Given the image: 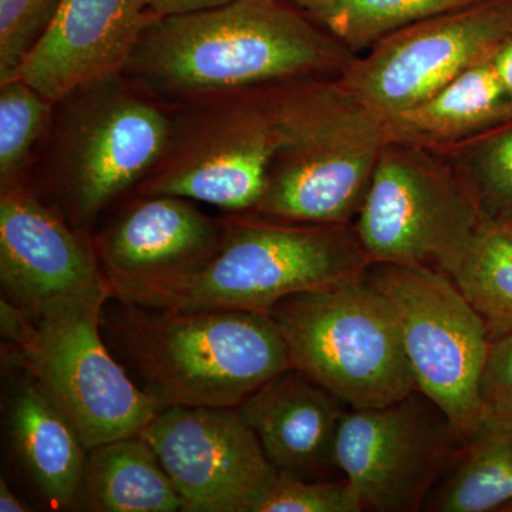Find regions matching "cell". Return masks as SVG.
Masks as SVG:
<instances>
[{"mask_svg":"<svg viewBox=\"0 0 512 512\" xmlns=\"http://www.w3.org/2000/svg\"><path fill=\"white\" fill-rule=\"evenodd\" d=\"M144 2H146L148 12L158 19L220 8L232 0H144Z\"/></svg>","mask_w":512,"mask_h":512,"instance_id":"obj_29","label":"cell"},{"mask_svg":"<svg viewBox=\"0 0 512 512\" xmlns=\"http://www.w3.org/2000/svg\"><path fill=\"white\" fill-rule=\"evenodd\" d=\"M274 87L190 103L195 110L174 121L170 146L144 180L143 194L254 211L276 147Z\"/></svg>","mask_w":512,"mask_h":512,"instance_id":"obj_10","label":"cell"},{"mask_svg":"<svg viewBox=\"0 0 512 512\" xmlns=\"http://www.w3.org/2000/svg\"><path fill=\"white\" fill-rule=\"evenodd\" d=\"M494 62L505 83L512 89V39L501 47L500 52L494 56Z\"/></svg>","mask_w":512,"mask_h":512,"instance_id":"obj_30","label":"cell"},{"mask_svg":"<svg viewBox=\"0 0 512 512\" xmlns=\"http://www.w3.org/2000/svg\"><path fill=\"white\" fill-rule=\"evenodd\" d=\"M512 119V89L494 57L441 87L416 106L386 117L390 140L443 153Z\"/></svg>","mask_w":512,"mask_h":512,"instance_id":"obj_18","label":"cell"},{"mask_svg":"<svg viewBox=\"0 0 512 512\" xmlns=\"http://www.w3.org/2000/svg\"><path fill=\"white\" fill-rule=\"evenodd\" d=\"M0 511L2 512H23L28 508L19 500L18 495L13 493L10 485L5 480H0Z\"/></svg>","mask_w":512,"mask_h":512,"instance_id":"obj_31","label":"cell"},{"mask_svg":"<svg viewBox=\"0 0 512 512\" xmlns=\"http://www.w3.org/2000/svg\"><path fill=\"white\" fill-rule=\"evenodd\" d=\"M9 436L20 466L55 507L76 504L87 447L72 421L39 384H20L9 404Z\"/></svg>","mask_w":512,"mask_h":512,"instance_id":"obj_19","label":"cell"},{"mask_svg":"<svg viewBox=\"0 0 512 512\" xmlns=\"http://www.w3.org/2000/svg\"><path fill=\"white\" fill-rule=\"evenodd\" d=\"M356 57L289 0H232L151 20L124 74L156 97L188 104L333 79Z\"/></svg>","mask_w":512,"mask_h":512,"instance_id":"obj_1","label":"cell"},{"mask_svg":"<svg viewBox=\"0 0 512 512\" xmlns=\"http://www.w3.org/2000/svg\"><path fill=\"white\" fill-rule=\"evenodd\" d=\"M66 100L53 175L67 208L89 224L156 168L170 146L175 120L126 74L83 87Z\"/></svg>","mask_w":512,"mask_h":512,"instance_id":"obj_7","label":"cell"},{"mask_svg":"<svg viewBox=\"0 0 512 512\" xmlns=\"http://www.w3.org/2000/svg\"><path fill=\"white\" fill-rule=\"evenodd\" d=\"M62 0H0V83L15 77Z\"/></svg>","mask_w":512,"mask_h":512,"instance_id":"obj_27","label":"cell"},{"mask_svg":"<svg viewBox=\"0 0 512 512\" xmlns=\"http://www.w3.org/2000/svg\"><path fill=\"white\" fill-rule=\"evenodd\" d=\"M52 101L19 79L0 83V184H19L26 161L52 117Z\"/></svg>","mask_w":512,"mask_h":512,"instance_id":"obj_25","label":"cell"},{"mask_svg":"<svg viewBox=\"0 0 512 512\" xmlns=\"http://www.w3.org/2000/svg\"><path fill=\"white\" fill-rule=\"evenodd\" d=\"M123 306L110 320L101 313V328L164 407L238 409L292 367L281 330L268 313Z\"/></svg>","mask_w":512,"mask_h":512,"instance_id":"obj_4","label":"cell"},{"mask_svg":"<svg viewBox=\"0 0 512 512\" xmlns=\"http://www.w3.org/2000/svg\"><path fill=\"white\" fill-rule=\"evenodd\" d=\"M276 147L255 215L352 225L390 141L386 117L339 77L272 89Z\"/></svg>","mask_w":512,"mask_h":512,"instance_id":"obj_3","label":"cell"},{"mask_svg":"<svg viewBox=\"0 0 512 512\" xmlns=\"http://www.w3.org/2000/svg\"><path fill=\"white\" fill-rule=\"evenodd\" d=\"M289 2L298 6L299 9H302L303 12H306L309 15V13L315 12L316 9H319L320 6L328 3L329 0H289Z\"/></svg>","mask_w":512,"mask_h":512,"instance_id":"obj_32","label":"cell"},{"mask_svg":"<svg viewBox=\"0 0 512 512\" xmlns=\"http://www.w3.org/2000/svg\"><path fill=\"white\" fill-rule=\"evenodd\" d=\"M104 238L107 279L175 274L201 264L220 244L224 225L174 195H147Z\"/></svg>","mask_w":512,"mask_h":512,"instance_id":"obj_17","label":"cell"},{"mask_svg":"<svg viewBox=\"0 0 512 512\" xmlns=\"http://www.w3.org/2000/svg\"><path fill=\"white\" fill-rule=\"evenodd\" d=\"M365 272L268 312L292 367L349 409L387 406L417 390L392 306Z\"/></svg>","mask_w":512,"mask_h":512,"instance_id":"obj_6","label":"cell"},{"mask_svg":"<svg viewBox=\"0 0 512 512\" xmlns=\"http://www.w3.org/2000/svg\"><path fill=\"white\" fill-rule=\"evenodd\" d=\"M439 154L453 165L485 215L512 221V119Z\"/></svg>","mask_w":512,"mask_h":512,"instance_id":"obj_24","label":"cell"},{"mask_svg":"<svg viewBox=\"0 0 512 512\" xmlns=\"http://www.w3.org/2000/svg\"><path fill=\"white\" fill-rule=\"evenodd\" d=\"M511 39L512 0H478L384 37L339 79L370 109L392 117L491 59Z\"/></svg>","mask_w":512,"mask_h":512,"instance_id":"obj_11","label":"cell"},{"mask_svg":"<svg viewBox=\"0 0 512 512\" xmlns=\"http://www.w3.org/2000/svg\"><path fill=\"white\" fill-rule=\"evenodd\" d=\"M501 512H512V503L508 504L507 507H504Z\"/></svg>","mask_w":512,"mask_h":512,"instance_id":"obj_33","label":"cell"},{"mask_svg":"<svg viewBox=\"0 0 512 512\" xmlns=\"http://www.w3.org/2000/svg\"><path fill=\"white\" fill-rule=\"evenodd\" d=\"M188 512H254L276 468L238 409L165 407L141 430Z\"/></svg>","mask_w":512,"mask_h":512,"instance_id":"obj_13","label":"cell"},{"mask_svg":"<svg viewBox=\"0 0 512 512\" xmlns=\"http://www.w3.org/2000/svg\"><path fill=\"white\" fill-rule=\"evenodd\" d=\"M109 298L23 311L2 301V332L30 379L72 421L89 448L137 436L165 409L109 352L101 313Z\"/></svg>","mask_w":512,"mask_h":512,"instance_id":"obj_5","label":"cell"},{"mask_svg":"<svg viewBox=\"0 0 512 512\" xmlns=\"http://www.w3.org/2000/svg\"><path fill=\"white\" fill-rule=\"evenodd\" d=\"M346 407L289 367L251 394L238 412L254 430L276 471L326 480L339 471L336 443Z\"/></svg>","mask_w":512,"mask_h":512,"instance_id":"obj_16","label":"cell"},{"mask_svg":"<svg viewBox=\"0 0 512 512\" xmlns=\"http://www.w3.org/2000/svg\"><path fill=\"white\" fill-rule=\"evenodd\" d=\"M362 501L345 477L308 480L276 471L254 512H362Z\"/></svg>","mask_w":512,"mask_h":512,"instance_id":"obj_26","label":"cell"},{"mask_svg":"<svg viewBox=\"0 0 512 512\" xmlns=\"http://www.w3.org/2000/svg\"><path fill=\"white\" fill-rule=\"evenodd\" d=\"M512 503V412L484 410L431 488L423 510L503 511Z\"/></svg>","mask_w":512,"mask_h":512,"instance_id":"obj_20","label":"cell"},{"mask_svg":"<svg viewBox=\"0 0 512 512\" xmlns=\"http://www.w3.org/2000/svg\"><path fill=\"white\" fill-rule=\"evenodd\" d=\"M76 504L97 512L184 511L177 488L140 434L89 448Z\"/></svg>","mask_w":512,"mask_h":512,"instance_id":"obj_21","label":"cell"},{"mask_svg":"<svg viewBox=\"0 0 512 512\" xmlns=\"http://www.w3.org/2000/svg\"><path fill=\"white\" fill-rule=\"evenodd\" d=\"M481 397L484 410L512 412V333L491 342L481 377Z\"/></svg>","mask_w":512,"mask_h":512,"instance_id":"obj_28","label":"cell"},{"mask_svg":"<svg viewBox=\"0 0 512 512\" xmlns=\"http://www.w3.org/2000/svg\"><path fill=\"white\" fill-rule=\"evenodd\" d=\"M443 272L483 320L491 342L512 333V221L484 214Z\"/></svg>","mask_w":512,"mask_h":512,"instance_id":"obj_22","label":"cell"},{"mask_svg":"<svg viewBox=\"0 0 512 512\" xmlns=\"http://www.w3.org/2000/svg\"><path fill=\"white\" fill-rule=\"evenodd\" d=\"M483 217L446 157L390 140L352 225L372 262L443 271Z\"/></svg>","mask_w":512,"mask_h":512,"instance_id":"obj_9","label":"cell"},{"mask_svg":"<svg viewBox=\"0 0 512 512\" xmlns=\"http://www.w3.org/2000/svg\"><path fill=\"white\" fill-rule=\"evenodd\" d=\"M478 0H329L309 16L356 55L384 37Z\"/></svg>","mask_w":512,"mask_h":512,"instance_id":"obj_23","label":"cell"},{"mask_svg":"<svg viewBox=\"0 0 512 512\" xmlns=\"http://www.w3.org/2000/svg\"><path fill=\"white\" fill-rule=\"evenodd\" d=\"M0 282L8 301L29 312L113 296L82 239L20 184L3 188L0 198Z\"/></svg>","mask_w":512,"mask_h":512,"instance_id":"obj_14","label":"cell"},{"mask_svg":"<svg viewBox=\"0 0 512 512\" xmlns=\"http://www.w3.org/2000/svg\"><path fill=\"white\" fill-rule=\"evenodd\" d=\"M365 274L392 306L417 390L464 439L484 414L481 377L491 339L483 320L434 266L372 262Z\"/></svg>","mask_w":512,"mask_h":512,"instance_id":"obj_8","label":"cell"},{"mask_svg":"<svg viewBox=\"0 0 512 512\" xmlns=\"http://www.w3.org/2000/svg\"><path fill=\"white\" fill-rule=\"evenodd\" d=\"M372 264L353 225L303 224L256 215L224 225L217 249L175 274L109 279L111 295L163 312L268 313L296 293L356 278Z\"/></svg>","mask_w":512,"mask_h":512,"instance_id":"obj_2","label":"cell"},{"mask_svg":"<svg viewBox=\"0 0 512 512\" xmlns=\"http://www.w3.org/2000/svg\"><path fill=\"white\" fill-rule=\"evenodd\" d=\"M144 0H62L45 35L13 79L52 103L127 69L148 23Z\"/></svg>","mask_w":512,"mask_h":512,"instance_id":"obj_15","label":"cell"},{"mask_svg":"<svg viewBox=\"0 0 512 512\" xmlns=\"http://www.w3.org/2000/svg\"><path fill=\"white\" fill-rule=\"evenodd\" d=\"M461 441L439 407L416 390L387 406L348 407L336 463L365 511H420Z\"/></svg>","mask_w":512,"mask_h":512,"instance_id":"obj_12","label":"cell"}]
</instances>
